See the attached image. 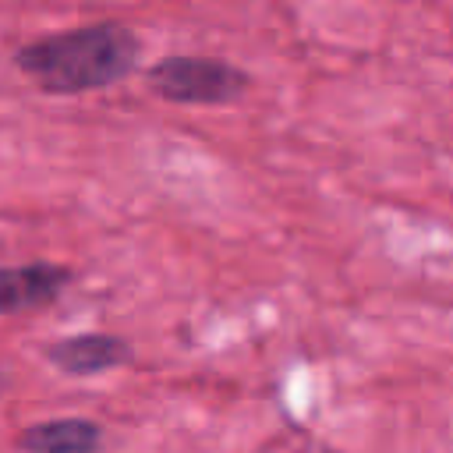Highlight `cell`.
<instances>
[{
  "label": "cell",
  "mask_w": 453,
  "mask_h": 453,
  "mask_svg": "<svg viewBox=\"0 0 453 453\" xmlns=\"http://www.w3.org/2000/svg\"><path fill=\"white\" fill-rule=\"evenodd\" d=\"M21 74L42 92L78 96L124 81L138 67V35L117 21H99L57 35H42L14 53Z\"/></svg>",
  "instance_id": "6da1fadb"
},
{
  "label": "cell",
  "mask_w": 453,
  "mask_h": 453,
  "mask_svg": "<svg viewBox=\"0 0 453 453\" xmlns=\"http://www.w3.org/2000/svg\"><path fill=\"white\" fill-rule=\"evenodd\" d=\"M149 88L180 106H223L244 96L251 78L226 60L216 57H163L145 74Z\"/></svg>",
  "instance_id": "7a4b0ae2"
},
{
  "label": "cell",
  "mask_w": 453,
  "mask_h": 453,
  "mask_svg": "<svg viewBox=\"0 0 453 453\" xmlns=\"http://www.w3.org/2000/svg\"><path fill=\"white\" fill-rule=\"evenodd\" d=\"M71 283H74V273L60 262L0 265V315H21V311L46 308Z\"/></svg>",
  "instance_id": "3957f363"
},
{
  "label": "cell",
  "mask_w": 453,
  "mask_h": 453,
  "mask_svg": "<svg viewBox=\"0 0 453 453\" xmlns=\"http://www.w3.org/2000/svg\"><path fill=\"white\" fill-rule=\"evenodd\" d=\"M46 361L64 375H99L131 361V343L113 333H78L46 347Z\"/></svg>",
  "instance_id": "277c9868"
},
{
  "label": "cell",
  "mask_w": 453,
  "mask_h": 453,
  "mask_svg": "<svg viewBox=\"0 0 453 453\" xmlns=\"http://www.w3.org/2000/svg\"><path fill=\"white\" fill-rule=\"evenodd\" d=\"M21 453H99L103 428L88 418H53L28 425L18 435Z\"/></svg>",
  "instance_id": "5b68a950"
},
{
  "label": "cell",
  "mask_w": 453,
  "mask_h": 453,
  "mask_svg": "<svg viewBox=\"0 0 453 453\" xmlns=\"http://www.w3.org/2000/svg\"><path fill=\"white\" fill-rule=\"evenodd\" d=\"M0 393H4V365H0Z\"/></svg>",
  "instance_id": "8992f818"
}]
</instances>
